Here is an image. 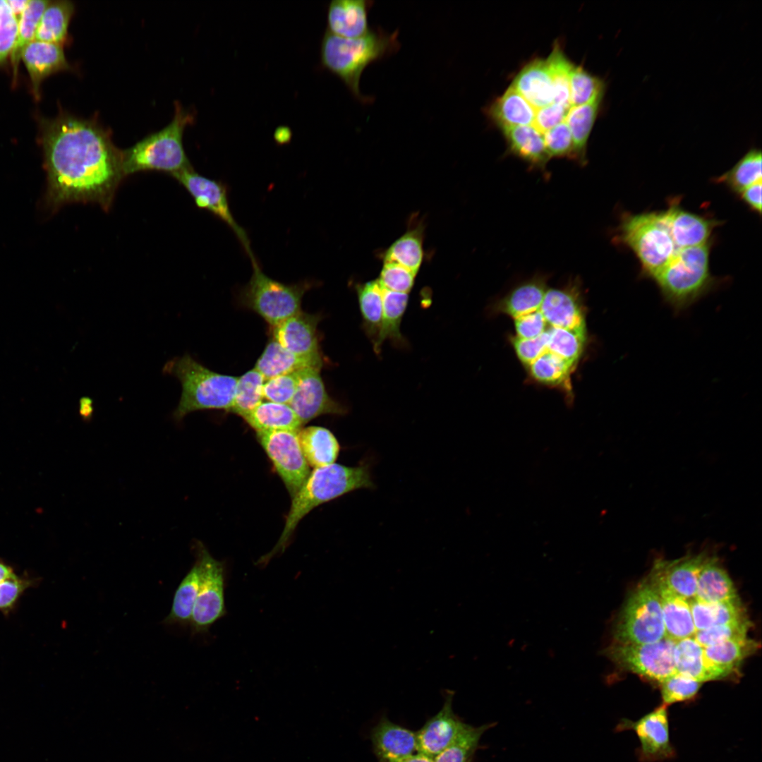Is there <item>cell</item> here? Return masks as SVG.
<instances>
[{"mask_svg": "<svg viewBox=\"0 0 762 762\" xmlns=\"http://www.w3.org/2000/svg\"><path fill=\"white\" fill-rule=\"evenodd\" d=\"M416 274L394 262H384L377 281L381 288L409 294L413 288Z\"/></svg>", "mask_w": 762, "mask_h": 762, "instance_id": "obj_53", "label": "cell"}, {"mask_svg": "<svg viewBox=\"0 0 762 762\" xmlns=\"http://www.w3.org/2000/svg\"><path fill=\"white\" fill-rule=\"evenodd\" d=\"M665 212L670 231L679 250L710 242L712 232L718 225L715 219L682 209L677 201H672Z\"/></svg>", "mask_w": 762, "mask_h": 762, "instance_id": "obj_20", "label": "cell"}, {"mask_svg": "<svg viewBox=\"0 0 762 762\" xmlns=\"http://www.w3.org/2000/svg\"><path fill=\"white\" fill-rule=\"evenodd\" d=\"M751 625L750 620L746 617L726 624L697 631L694 637L702 647H706L728 640L746 637Z\"/></svg>", "mask_w": 762, "mask_h": 762, "instance_id": "obj_50", "label": "cell"}, {"mask_svg": "<svg viewBox=\"0 0 762 762\" xmlns=\"http://www.w3.org/2000/svg\"><path fill=\"white\" fill-rule=\"evenodd\" d=\"M689 604L696 631L748 617L739 598L708 603L694 598L689 600Z\"/></svg>", "mask_w": 762, "mask_h": 762, "instance_id": "obj_35", "label": "cell"}, {"mask_svg": "<svg viewBox=\"0 0 762 762\" xmlns=\"http://www.w3.org/2000/svg\"><path fill=\"white\" fill-rule=\"evenodd\" d=\"M673 658L677 672L701 683L723 679L732 675L710 663L704 655L703 647L694 636L675 641Z\"/></svg>", "mask_w": 762, "mask_h": 762, "instance_id": "obj_23", "label": "cell"}, {"mask_svg": "<svg viewBox=\"0 0 762 762\" xmlns=\"http://www.w3.org/2000/svg\"><path fill=\"white\" fill-rule=\"evenodd\" d=\"M758 646L757 641L746 636L703 647V653L710 663L734 675L741 663L755 653Z\"/></svg>", "mask_w": 762, "mask_h": 762, "instance_id": "obj_38", "label": "cell"}, {"mask_svg": "<svg viewBox=\"0 0 762 762\" xmlns=\"http://www.w3.org/2000/svg\"><path fill=\"white\" fill-rule=\"evenodd\" d=\"M509 151L532 167L545 169L550 157L543 134L533 125L500 128Z\"/></svg>", "mask_w": 762, "mask_h": 762, "instance_id": "obj_28", "label": "cell"}, {"mask_svg": "<svg viewBox=\"0 0 762 762\" xmlns=\"http://www.w3.org/2000/svg\"><path fill=\"white\" fill-rule=\"evenodd\" d=\"M320 368L300 371L296 393L289 403L301 424L324 414L343 415L345 408L327 393Z\"/></svg>", "mask_w": 762, "mask_h": 762, "instance_id": "obj_15", "label": "cell"}, {"mask_svg": "<svg viewBox=\"0 0 762 762\" xmlns=\"http://www.w3.org/2000/svg\"><path fill=\"white\" fill-rule=\"evenodd\" d=\"M250 261L253 274L240 292L244 306L258 314L272 327L301 311L303 296L313 286V282H279L265 274L255 258Z\"/></svg>", "mask_w": 762, "mask_h": 762, "instance_id": "obj_9", "label": "cell"}, {"mask_svg": "<svg viewBox=\"0 0 762 762\" xmlns=\"http://www.w3.org/2000/svg\"><path fill=\"white\" fill-rule=\"evenodd\" d=\"M695 598L708 603L739 599L734 585L715 555H710L698 578Z\"/></svg>", "mask_w": 762, "mask_h": 762, "instance_id": "obj_29", "label": "cell"}, {"mask_svg": "<svg viewBox=\"0 0 762 762\" xmlns=\"http://www.w3.org/2000/svg\"><path fill=\"white\" fill-rule=\"evenodd\" d=\"M547 289L545 279L535 277L514 288L495 309L514 319L539 310Z\"/></svg>", "mask_w": 762, "mask_h": 762, "instance_id": "obj_31", "label": "cell"}, {"mask_svg": "<svg viewBox=\"0 0 762 762\" xmlns=\"http://www.w3.org/2000/svg\"><path fill=\"white\" fill-rule=\"evenodd\" d=\"M290 134L287 130H277L275 135L276 140L281 143H285L290 139Z\"/></svg>", "mask_w": 762, "mask_h": 762, "instance_id": "obj_64", "label": "cell"}, {"mask_svg": "<svg viewBox=\"0 0 762 762\" xmlns=\"http://www.w3.org/2000/svg\"><path fill=\"white\" fill-rule=\"evenodd\" d=\"M196 564L200 584L190 627L193 634H203L226 612L224 600L225 571L223 564L199 547Z\"/></svg>", "mask_w": 762, "mask_h": 762, "instance_id": "obj_11", "label": "cell"}, {"mask_svg": "<svg viewBox=\"0 0 762 762\" xmlns=\"http://www.w3.org/2000/svg\"><path fill=\"white\" fill-rule=\"evenodd\" d=\"M569 110L562 105L552 103L536 111L533 125L543 134L564 121Z\"/></svg>", "mask_w": 762, "mask_h": 762, "instance_id": "obj_59", "label": "cell"}, {"mask_svg": "<svg viewBox=\"0 0 762 762\" xmlns=\"http://www.w3.org/2000/svg\"><path fill=\"white\" fill-rule=\"evenodd\" d=\"M718 182L725 184L732 191L740 193L751 185L762 181V157L760 150L748 151L736 164L720 176Z\"/></svg>", "mask_w": 762, "mask_h": 762, "instance_id": "obj_42", "label": "cell"}, {"mask_svg": "<svg viewBox=\"0 0 762 762\" xmlns=\"http://www.w3.org/2000/svg\"><path fill=\"white\" fill-rule=\"evenodd\" d=\"M257 432L281 430H297L302 425L289 404L262 401L242 417Z\"/></svg>", "mask_w": 762, "mask_h": 762, "instance_id": "obj_34", "label": "cell"}, {"mask_svg": "<svg viewBox=\"0 0 762 762\" xmlns=\"http://www.w3.org/2000/svg\"><path fill=\"white\" fill-rule=\"evenodd\" d=\"M546 63L552 85V103L570 109L569 77L573 64L566 57L558 44H555Z\"/></svg>", "mask_w": 762, "mask_h": 762, "instance_id": "obj_46", "label": "cell"}, {"mask_svg": "<svg viewBox=\"0 0 762 762\" xmlns=\"http://www.w3.org/2000/svg\"><path fill=\"white\" fill-rule=\"evenodd\" d=\"M495 725L488 723L474 727L467 724L456 739L434 758V762H471L482 735Z\"/></svg>", "mask_w": 762, "mask_h": 762, "instance_id": "obj_43", "label": "cell"}, {"mask_svg": "<svg viewBox=\"0 0 762 762\" xmlns=\"http://www.w3.org/2000/svg\"><path fill=\"white\" fill-rule=\"evenodd\" d=\"M603 97H598L582 105L572 107L564 121L572 137L574 159L581 165L586 164L587 143Z\"/></svg>", "mask_w": 762, "mask_h": 762, "instance_id": "obj_36", "label": "cell"}, {"mask_svg": "<svg viewBox=\"0 0 762 762\" xmlns=\"http://www.w3.org/2000/svg\"><path fill=\"white\" fill-rule=\"evenodd\" d=\"M710 555L703 550L674 560H657L669 587L689 600L695 598L699 574Z\"/></svg>", "mask_w": 762, "mask_h": 762, "instance_id": "obj_24", "label": "cell"}, {"mask_svg": "<svg viewBox=\"0 0 762 762\" xmlns=\"http://www.w3.org/2000/svg\"><path fill=\"white\" fill-rule=\"evenodd\" d=\"M389 762H434V758L424 754L417 752L406 758Z\"/></svg>", "mask_w": 762, "mask_h": 762, "instance_id": "obj_62", "label": "cell"}, {"mask_svg": "<svg viewBox=\"0 0 762 762\" xmlns=\"http://www.w3.org/2000/svg\"><path fill=\"white\" fill-rule=\"evenodd\" d=\"M44 147L53 205L95 203L109 211L125 178L109 130L96 119L62 115L48 125Z\"/></svg>", "mask_w": 762, "mask_h": 762, "instance_id": "obj_1", "label": "cell"}, {"mask_svg": "<svg viewBox=\"0 0 762 762\" xmlns=\"http://www.w3.org/2000/svg\"><path fill=\"white\" fill-rule=\"evenodd\" d=\"M675 643L667 636L652 643H610L603 653L619 668L660 684L677 673Z\"/></svg>", "mask_w": 762, "mask_h": 762, "instance_id": "obj_10", "label": "cell"}, {"mask_svg": "<svg viewBox=\"0 0 762 762\" xmlns=\"http://www.w3.org/2000/svg\"><path fill=\"white\" fill-rule=\"evenodd\" d=\"M382 318L377 341L373 345L374 351L380 354L381 347L386 340L401 347L406 346V340L401 332V323L409 302V294L392 291L382 288Z\"/></svg>", "mask_w": 762, "mask_h": 762, "instance_id": "obj_33", "label": "cell"}, {"mask_svg": "<svg viewBox=\"0 0 762 762\" xmlns=\"http://www.w3.org/2000/svg\"><path fill=\"white\" fill-rule=\"evenodd\" d=\"M399 48L398 30L388 32L376 28L356 38L337 36L327 30L321 43V63L344 82L356 99L368 104L373 97L363 95L359 87L363 72L370 64L389 56Z\"/></svg>", "mask_w": 762, "mask_h": 762, "instance_id": "obj_3", "label": "cell"}, {"mask_svg": "<svg viewBox=\"0 0 762 762\" xmlns=\"http://www.w3.org/2000/svg\"><path fill=\"white\" fill-rule=\"evenodd\" d=\"M15 575L12 568L8 565L0 562V583Z\"/></svg>", "mask_w": 762, "mask_h": 762, "instance_id": "obj_63", "label": "cell"}, {"mask_svg": "<svg viewBox=\"0 0 762 762\" xmlns=\"http://www.w3.org/2000/svg\"><path fill=\"white\" fill-rule=\"evenodd\" d=\"M18 32V20L6 0H0V63L14 48Z\"/></svg>", "mask_w": 762, "mask_h": 762, "instance_id": "obj_55", "label": "cell"}, {"mask_svg": "<svg viewBox=\"0 0 762 762\" xmlns=\"http://www.w3.org/2000/svg\"><path fill=\"white\" fill-rule=\"evenodd\" d=\"M31 581L20 578L16 574L0 583V610L8 611L30 586Z\"/></svg>", "mask_w": 762, "mask_h": 762, "instance_id": "obj_58", "label": "cell"}, {"mask_svg": "<svg viewBox=\"0 0 762 762\" xmlns=\"http://www.w3.org/2000/svg\"><path fill=\"white\" fill-rule=\"evenodd\" d=\"M362 318V329L374 345L377 340L382 318V288L377 279L356 286Z\"/></svg>", "mask_w": 762, "mask_h": 762, "instance_id": "obj_39", "label": "cell"}, {"mask_svg": "<svg viewBox=\"0 0 762 762\" xmlns=\"http://www.w3.org/2000/svg\"><path fill=\"white\" fill-rule=\"evenodd\" d=\"M548 334L546 330L542 334L532 339H521L516 337L513 338L512 343L519 359L528 366L548 351Z\"/></svg>", "mask_w": 762, "mask_h": 762, "instance_id": "obj_56", "label": "cell"}, {"mask_svg": "<svg viewBox=\"0 0 762 762\" xmlns=\"http://www.w3.org/2000/svg\"><path fill=\"white\" fill-rule=\"evenodd\" d=\"M423 226H411L385 252L384 262H394L417 274L423 259Z\"/></svg>", "mask_w": 762, "mask_h": 762, "instance_id": "obj_40", "label": "cell"}, {"mask_svg": "<svg viewBox=\"0 0 762 762\" xmlns=\"http://www.w3.org/2000/svg\"><path fill=\"white\" fill-rule=\"evenodd\" d=\"M710 242L681 249L653 279L675 313L679 314L717 284L710 271Z\"/></svg>", "mask_w": 762, "mask_h": 762, "instance_id": "obj_6", "label": "cell"}, {"mask_svg": "<svg viewBox=\"0 0 762 762\" xmlns=\"http://www.w3.org/2000/svg\"><path fill=\"white\" fill-rule=\"evenodd\" d=\"M373 4L366 0L332 1L327 10V31L346 38L365 35L370 30L368 13Z\"/></svg>", "mask_w": 762, "mask_h": 762, "instance_id": "obj_22", "label": "cell"}, {"mask_svg": "<svg viewBox=\"0 0 762 762\" xmlns=\"http://www.w3.org/2000/svg\"><path fill=\"white\" fill-rule=\"evenodd\" d=\"M540 311L551 327L586 331L581 294L575 282L563 288L548 289Z\"/></svg>", "mask_w": 762, "mask_h": 762, "instance_id": "obj_17", "label": "cell"}, {"mask_svg": "<svg viewBox=\"0 0 762 762\" xmlns=\"http://www.w3.org/2000/svg\"><path fill=\"white\" fill-rule=\"evenodd\" d=\"M297 430L257 432L258 440L272 462L291 497L310 473Z\"/></svg>", "mask_w": 762, "mask_h": 762, "instance_id": "obj_12", "label": "cell"}, {"mask_svg": "<svg viewBox=\"0 0 762 762\" xmlns=\"http://www.w3.org/2000/svg\"><path fill=\"white\" fill-rule=\"evenodd\" d=\"M35 92L48 75L69 68L61 45L34 40L23 50L21 57Z\"/></svg>", "mask_w": 762, "mask_h": 762, "instance_id": "obj_26", "label": "cell"}, {"mask_svg": "<svg viewBox=\"0 0 762 762\" xmlns=\"http://www.w3.org/2000/svg\"><path fill=\"white\" fill-rule=\"evenodd\" d=\"M49 2V1L44 0H28L26 7L18 22L16 41L11 52L14 69L18 67L23 49L35 40L39 23Z\"/></svg>", "mask_w": 762, "mask_h": 762, "instance_id": "obj_47", "label": "cell"}, {"mask_svg": "<svg viewBox=\"0 0 762 762\" xmlns=\"http://www.w3.org/2000/svg\"><path fill=\"white\" fill-rule=\"evenodd\" d=\"M265 381L263 376L254 368L238 377L230 412L243 417L255 409L264 399Z\"/></svg>", "mask_w": 762, "mask_h": 762, "instance_id": "obj_44", "label": "cell"}, {"mask_svg": "<svg viewBox=\"0 0 762 762\" xmlns=\"http://www.w3.org/2000/svg\"><path fill=\"white\" fill-rule=\"evenodd\" d=\"M12 13L17 19L18 22L20 18L26 5L28 2V0H6Z\"/></svg>", "mask_w": 762, "mask_h": 762, "instance_id": "obj_61", "label": "cell"}, {"mask_svg": "<svg viewBox=\"0 0 762 762\" xmlns=\"http://www.w3.org/2000/svg\"><path fill=\"white\" fill-rule=\"evenodd\" d=\"M547 326L548 322L540 310L514 319L516 337L521 339L538 337L548 330Z\"/></svg>", "mask_w": 762, "mask_h": 762, "instance_id": "obj_57", "label": "cell"}, {"mask_svg": "<svg viewBox=\"0 0 762 762\" xmlns=\"http://www.w3.org/2000/svg\"><path fill=\"white\" fill-rule=\"evenodd\" d=\"M193 198L196 206L224 222L235 234L250 259L255 258L246 231L236 222L231 211L226 185L207 178L192 167L174 176Z\"/></svg>", "mask_w": 762, "mask_h": 762, "instance_id": "obj_13", "label": "cell"}, {"mask_svg": "<svg viewBox=\"0 0 762 762\" xmlns=\"http://www.w3.org/2000/svg\"><path fill=\"white\" fill-rule=\"evenodd\" d=\"M300 371L266 380L262 388L264 399L289 404L299 382Z\"/></svg>", "mask_w": 762, "mask_h": 762, "instance_id": "obj_52", "label": "cell"}, {"mask_svg": "<svg viewBox=\"0 0 762 762\" xmlns=\"http://www.w3.org/2000/svg\"><path fill=\"white\" fill-rule=\"evenodd\" d=\"M536 109L512 86L490 105L488 114L499 126L511 127L533 125Z\"/></svg>", "mask_w": 762, "mask_h": 762, "instance_id": "obj_32", "label": "cell"}, {"mask_svg": "<svg viewBox=\"0 0 762 762\" xmlns=\"http://www.w3.org/2000/svg\"><path fill=\"white\" fill-rule=\"evenodd\" d=\"M320 317L302 310L272 327V339L290 352L305 357L322 355L318 334Z\"/></svg>", "mask_w": 762, "mask_h": 762, "instance_id": "obj_18", "label": "cell"}, {"mask_svg": "<svg viewBox=\"0 0 762 762\" xmlns=\"http://www.w3.org/2000/svg\"><path fill=\"white\" fill-rule=\"evenodd\" d=\"M702 683L678 672L660 683L663 704L668 706L676 702L694 698Z\"/></svg>", "mask_w": 762, "mask_h": 762, "instance_id": "obj_51", "label": "cell"}, {"mask_svg": "<svg viewBox=\"0 0 762 762\" xmlns=\"http://www.w3.org/2000/svg\"><path fill=\"white\" fill-rule=\"evenodd\" d=\"M193 119L191 114L176 103L174 118L166 127L121 150L124 176L140 171H160L174 177L192 167L183 148V135Z\"/></svg>", "mask_w": 762, "mask_h": 762, "instance_id": "obj_5", "label": "cell"}, {"mask_svg": "<svg viewBox=\"0 0 762 762\" xmlns=\"http://www.w3.org/2000/svg\"><path fill=\"white\" fill-rule=\"evenodd\" d=\"M617 239L635 254L643 276L651 279L664 269L679 250L670 231L665 210L624 214Z\"/></svg>", "mask_w": 762, "mask_h": 762, "instance_id": "obj_7", "label": "cell"}, {"mask_svg": "<svg viewBox=\"0 0 762 762\" xmlns=\"http://www.w3.org/2000/svg\"><path fill=\"white\" fill-rule=\"evenodd\" d=\"M648 576L659 595L666 636L675 641L694 636L689 600L669 587L657 560Z\"/></svg>", "mask_w": 762, "mask_h": 762, "instance_id": "obj_16", "label": "cell"}, {"mask_svg": "<svg viewBox=\"0 0 762 762\" xmlns=\"http://www.w3.org/2000/svg\"><path fill=\"white\" fill-rule=\"evenodd\" d=\"M548 334V351L574 365L583 351L586 331L551 327Z\"/></svg>", "mask_w": 762, "mask_h": 762, "instance_id": "obj_48", "label": "cell"}, {"mask_svg": "<svg viewBox=\"0 0 762 762\" xmlns=\"http://www.w3.org/2000/svg\"><path fill=\"white\" fill-rule=\"evenodd\" d=\"M298 436L309 466L321 467L332 464L337 460L340 445L329 429L321 426H308L298 430Z\"/></svg>", "mask_w": 762, "mask_h": 762, "instance_id": "obj_30", "label": "cell"}, {"mask_svg": "<svg viewBox=\"0 0 762 762\" xmlns=\"http://www.w3.org/2000/svg\"><path fill=\"white\" fill-rule=\"evenodd\" d=\"M163 371L176 377L181 385L179 402L173 413L176 421L196 411L230 412L238 377L212 371L188 353L169 361Z\"/></svg>", "mask_w": 762, "mask_h": 762, "instance_id": "obj_4", "label": "cell"}, {"mask_svg": "<svg viewBox=\"0 0 762 762\" xmlns=\"http://www.w3.org/2000/svg\"><path fill=\"white\" fill-rule=\"evenodd\" d=\"M512 85L536 109L553 102L552 85L546 60L536 59L515 77Z\"/></svg>", "mask_w": 762, "mask_h": 762, "instance_id": "obj_27", "label": "cell"}, {"mask_svg": "<svg viewBox=\"0 0 762 762\" xmlns=\"http://www.w3.org/2000/svg\"><path fill=\"white\" fill-rule=\"evenodd\" d=\"M603 80L587 72L581 66H574L569 77L571 107L588 103L603 97Z\"/></svg>", "mask_w": 762, "mask_h": 762, "instance_id": "obj_49", "label": "cell"}, {"mask_svg": "<svg viewBox=\"0 0 762 762\" xmlns=\"http://www.w3.org/2000/svg\"><path fill=\"white\" fill-rule=\"evenodd\" d=\"M370 464L362 461L356 466L333 463L315 468L292 497L282 533L272 550L259 560L267 562L284 551L298 524L315 507L358 489H373Z\"/></svg>", "mask_w": 762, "mask_h": 762, "instance_id": "obj_2", "label": "cell"}, {"mask_svg": "<svg viewBox=\"0 0 762 762\" xmlns=\"http://www.w3.org/2000/svg\"><path fill=\"white\" fill-rule=\"evenodd\" d=\"M543 138L550 159L565 157L574 158L572 137L565 121L545 132Z\"/></svg>", "mask_w": 762, "mask_h": 762, "instance_id": "obj_54", "label": "cell"}, {"mask_svg": "<svg viewBox=\"0 0 762 762\" xmlns=\"http://www.w3.org/2000/svg\"><path fill=\"white\" fill-rule=\"evenodd\" d=\"M371 740L379 762L397 761L418 752L416 732L385 717L373 727Z\"/></svg>", "mask_w": 762, "mask_h": 762, "instance_id": "obj_21", "label": "cell"}, {"mask_svg": "<svg viewBox=\"0 0 762 762\" xmlns=\"http://www.w3.org/2000/svg\"><path fill=\"white\" fill-rule=\"evenodd\" d=\"M74 12L69 1H49L36 30L35 40L59 45L66 41L68 28Z\"/></svg>", "mask_w": 762, "mask_h": 762, "instance_id": "obj_37", "label": "cell"}, {"mask_svg": "<svg viewBox=\"0 0 762 762\" xmlns=\"http://www.w3.org/2000/svg\"><path fill=\"white\" fill-rule=\"evenodd\" d=\"M200 584L197 564L190 569L177 586L169 615L163 621L167 625H190Z\"/></svg>", "mask_w": 762, "mask_h": 762, "instance_id": "obj_41", "label": "cell"}, {"mask_svg": "<svg viewBox=\"0 0 762 762\" xmlns=\"http://www.w3.org/2000/svg\"><path fill=\"white\" fill-rule=\"evenodd\" d=\"M617 729L635 732L640 742L638 756L641 762L662 761L675 756L670 739L667 706L664 704L636 721L623 719Z\"/></svg>", "mask_w": 762, "mask_h": 762, "instance_id": "obj_14", "label": "cell"}, {"mask_svg": "<svg viewBox=\"0 0 762 762\" xmlns=\"http://www.w3.org/2000/svg\"><path fill=\"white\" fill-rule=\"evenodd\" d=\"M452 698L453 693H447L441 710L416 732L418 752L434 758L467 725L454 713Z\"/></svg>", "mask_w": 762, "mask_h": 762, "instance_id": "obj_19", "label": "cell"}, {"mask_svg": "<svg viewBox=\"0 0 762 762\" xmlns=\"http://www.w3.org/2000/svg\"><path fill=\"white\" fill-rule=\"evenodd\" d=\"M666 637L655 586L648 576L631 592L612 627L610 643L645 644Z\"/></svg>", "mask_w": 762, "mask_h": 762, "instance_id": "obj_8", "label": "cell"}, {"mask_svg": "<svg viewBox=\"0 0 762 762\" xmlns=\"http://www.w3.org/2000/svg\"><path fill=\"white\" fill-rule=\"evenodd\" d=\"M574 365L547 351L528 367L531 377L548 385H564L569 389V377Z\"/></svg>", "mask_w": 762, "mask_h": 762, "instance_id": "obj_45", "label": "cell"}, {"mask_svg": "<svg viewBox=\"0 0 762 762\" xmlns=\"http://www.w3.org/2000/svg\"><path fill=\"white\" fill-rule=\"evenodd\" d=\"M761 188L762 181L751 185L739 193L744 203L759 214L761 213Z\"/></svg>", "mask_w": 762, "mask_h": 762, "instance_id": "obj_60", "label": "cell"}, {"mask_svg": "<svg viewBox=\"0 0 762 762\" xmlns=\"http://www.w3.org/2000/svg\"><path fill=\"white\" fill-rule=\"evenodd\" d=\"M322 356H300L282 346L274 339L270 340L257 360L254 368L268 380L306 368H322Z\"/></svg>", "mask_w": 762, "mask_h": 762, "instance_id": "obj_25", "label": "cell"}]
</instances>
